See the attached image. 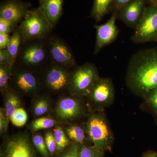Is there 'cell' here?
Listing matches in <instances>:
<instances>
[{
  "label": "cell",
  "instance_id": "30bf717a",
  "mask_svg": "<svg viewBox=\"0 0 157 157\" xmlns=\"http://www.w3.org/2000/svg\"><path fill=\"white\" fill-rule=\"evenodd\" d=\"M116 16L113 14L107 22L95 26L97 36L94 54H97L103 47L113 42L117 37L118 29L116 25Z\"/></svg>",
  "mask_w": 157,
  "mask_h": 157
},
{
  "label": "cell",
  "instance_id": "f1b7e54d",
  "mask_svg": "<svg viewBox=\"0 0 157 157\" xmlns=\"http://www.w3.org/2000/svg\"><path fill=\"white\" fill-rule=\"evenodd\" d=\"M45 143L50 154L52 155L56 150V144L54 137L53 133L51 132H47L45 135Z\"/></svg>",
  "mask_w": 157,
  "mask_h": 157
},
{
  "label": "cell",
  "instance_id": "d4e9b609",
  "mask_svg": "<svg viewBox=\"0 0 157 157\" xmlns=\"http://www.w3.org/2000/svg\"><path fill=\"white\" fill-rule=\"evenodd\" d=\"M49 107V101L46 98H40L34 102L33 107V113L36 116H41L48 112Z\"/></svg>",
  "mask_w": 157,
  "mask_h": 157
},
{
  "label": "cell",
  "instance_id": "8992f818",
  "mask_svg": "<svg viewBox=\"0 0 157 157\" xmlns=\"http://www.w3.org/2000/svg\"><path fill=\"white\" fill-rule=\"evenodd\" d=\"M132 39L139 43L157 41V6L144 11Z\"/></svg>",
  "mask_w": 157,
  "mask_h": 157
},
{
  "label": "cell",
  "instance_id": "d590c367",
  "mask_svg": "<svg viewBox=\"0 0 157 157\" xmlns=\"http://www.w3.org/2000/svg\"><path fill=\"white\" fill-rule=\"evenodd\" d=\"M142 157H157V152L152 151H149L146 152Z\"/></svg>",
  "mask_w": 157,
  "mask_h": 157
},
{
  "label": "cell",
  "instance_id": "484cf974",
  "mask_svg": "<svg viewBox=\"0 0 157 157\" xmlns=\"http://www.w3.org/2000/svg\"><path fill=\"white\" fill-rule=\"evenodd\" d=\"M104 153V151L94 145L87 146L80 144L79 147V157H99Z\"/></svg>",
  "mask_w": 157,
  "mask_h": 157
},
{
  "label": "cell",
  "instance_id": "9c48e42d",
  "mask_svg": "<svg viewBox=\"0 0 157 157\" xmlns=\"http://www.w3.org/2000/svg\"><path fill=\"white\" fill-rule=\"evenodd\" d=\"M82 110V104L78 99L72 97H64L57 103L55 114L58 120L68 121L79 117Z\"/></svg>",
  "mask_w": 157,
  "mask_h": 157
},
{
  "label": "cell",
  "instance_id": "277c9868",
  "mask_svg": "<svg viewBox=\"0 0 157 157\" xmlns=\"http://www.w3.org/2000/svg\"><path fill=\"white\" fill-rule=\"evenodd\" d=\"M53 28L39 8L28 11L20 26L22 39L25 41L41 39Z\"/></svg>",
  "mask_w": 157,
  "mask_h": 157
},
{
  "label": "cell",
  "instance_id": "d6a6232c",
  "mask_svg": "<svg viewBox=\"0 0 157 157\" xmlns=\"http://www.w3.org/2000/svg\"><path fill=\"white\" fill-rule=\"evenodd\" d=\"M147 100L151 107L157 113V87L152 92Z\"/></svg>",
  "mask_w": 157,
  "mask_h": 157
},
{
  "label": "cell",
  "instance_id": "7a4b0ae2",
  "mask_svg": "<svg viewBox=\"0 0 157 157\" xmlns=\"http://www.w3.org/2000/svg\"><path fill=\"white\" fill-rule=\"evenodd\" d=\"M88 140L104 151L111 150L113 136L104 113L96 110L89 116L84 128Z\"/></svg>",
  "mask_w": 157,
  "mask_h": 157
},
{
  "label": "cell",
  "instance_id": "4316f807",
  "mask_svg": "<svg viewBox=\"0 0 157 157\" xmlns=\"http://www.w3.org/2000/svg\"><path fill=\"white\" fill-rule=\"evenodd\" d=\"M28 119V115L24 109L21 107L17 108L10 118L13 125L16 127H21L24 125Z\"/></svg>",
  "mask_w": 157,
  "mask_h": 157
},
{
  "label": "cell",
  "instance_id": "6da1fadb",
  "mask_svg": "<svg viewBox=\"0 0 157 157\" xmlns=\"http://www.w3.org/2000/svg\"><path fill=\"white\" fill-rule=\"evenodd\" d=\"M127 81L132 90L143 98H148L157 87V48L143 51L132 58Z\"/></svg>",
  "mask_w": 157,
  "mask_h": 157
},
{
  "label": "cell",
  "instance_id": "603a6c76",
  "mask_svg": "<svg viewBox=\"0 0 157 157\" xmlns=\"http://www.w3.org/2000/svg\"><path fill=\"white\" fill-rule=\"evenodd\" d=\"M32 141L34 147L41 155L43 157H49L50 153L46 146L45 138H43L42 135L39 134L33 135Z\"/></svg>",
  "mask_w": 157,
  "mask_h": 157
},
{
  "label": "cell",
  "instance_id": "f546056e",
  "mask_svg": "<svg viewBox=\"0 0 157 157\" xmlns=\"http://www.w3.org/2000/svg\"><path fill=\"white\" fill-rule=\"evenodd\" d=\"M10 119L6 114L4 108L0 109V133L5 134L7 132Z\"/></svg>",
  "mask_w": 157,
  "mask_h": 157
},
{
  "label": "cell",
  "instance_id": "4fadbf2b",
  "mask_svg": "<svg viewBox=\"0 0 157 157\" xmlns=\"http://www.w3.org/2000/svg\"><path fill=\"white\" fill-rule=\"evenodd\" d=\"M64 0H39V9L54 27L61 16Z\"/></svg>",
  "mask_w": 157,
  "mask_h": 157
},
{
  "label": "cell",
  "instance_id": "7402d4cb",
  "mask_svg": "<svg viewBox=\"0 0 157 157\" xmlns=\"http://www.w3.org/2000/svg\"><path fill=\"white\" fill-rule=\"evenodd\" d=\"M56 121L48 117H41L32 122L30 128L32 132H35L39 130L50 128L55 125Z\"/></svg>",
  "mask_w": 157,
  "mask_h": 157
},
{
  "label": "cell",
  "instance_id": "836d02e7",
  "mask_svg": "<svg viewBox=\"0 0 157 157\" xmlns=\"http://www.w3.org/2000/svg\"><path fill=\"white\" fill-rule=\"evenodd\" d=\"M10 39L9 34L0 33V49L7 48Z\"/></svg>",
  "mask_w": 157,
  "mask_h": 157
},
{
  "label": "cell",
  "instance_id": "83f0119b",
  "mask_svg": "<svg viewBox=\"0 0 157 157\" xmlns=\"http://www.w3.org/2000/svg\"><path fill=\"white\" fill-rule=\"evenodd\" d=\"M80 144L75 143L61 151L58 157H79V149Z\"/></svg>",
  "mask_w": 157,
  "mask_h": 157
},
{
  "label": "cell",
  "instance_id": "cb8c5ba5",
  "mask_svg": "<svg viewBox=\"0 0 157 157\" xmlns=\"http://www.w3.org/2000/svg\"><path fill=\"white\" fill-rule=\"evenodd\" d=\"M12 68L5 65H0V90L6 92L8 89L9 81L11 76Z\"/></svg>",
  "mask_w": 157,
  "mask_h": 157
},
{
  "label": "cell",
  "instance_id": "e0dca14e",
  "mask_svg": "<svg viewBox=\"0 0 157 157\" xmlns=\"http://www.w3.org/2000/svg\"><path fill=\"white\" fill-rule=\"evenodd\" d=\"M5 109L6 114L10 118L15 110L20 107L21 101L18 96L14 92L8 89L6 92Z\"/></svg>",
  "mask_w": 157,
  "mask_h": 157
},
{
  "label": "cell",
  "instance_id": "7c38bea8",
  "mask_svg": "<svg viewBox=\"0 0 157 157\" xmlns=\"http://www.w3.org/2000/svg\"><path fill=\"white\" fill-rule=\"evenodd\" d=\"M70 74L62 67H52L46 74V85L49 89L54 91L62 90L68 87Z\"/></svg>",
  "mask_w": 157,
  "mask_h": 157
},
{
  "label": "cell",
  "instance_id": "2e32d148",
  "mask_svg": "<svg viewBox=\"0 0 157 157\" xmlns=\"http://www.w3.org/2000/svg\"><path fill=\"white\" fill-rule=\"evenodd\" d=\"M45 56V52L43 46L36 44L30 45L23 51L21 59L26 64L36 65L42 63Z\"/></svg>",
  "mask_w": 157,
  "mask_h": 157
},
{
  "label": "cell",
  "instance_id": "4dcf8cb0",
  "mask_svg": "<svg viewBox=\"0 0 157 157\" xmlns=\"http://www.w3.org/2000/svg\"><path fill=\"white\" fill-rule=\"evenodd\" d=\"M13 64L7 49H0V65H7L12 68Z\"/></svg>",
  "mask_w": 157,
  "mask_h": 157
},
{
  "label": "cell",
  "instance_id": "9a60e30c",
  "mask_svg": "<svg viewBox=\"0 0 157 157\" xmlns=\"http://www.w3.org/2000/svg\"><path fill=\"white\" fill-rule=\"evenodd\" d=\"M14 82L18 89L26 94L35 93L38 90L39 86L35 76L28 72L17 73L14 77Z\"/></svg>",
  "mask_w": 157,
  "mask_h": 157
},
{
  "label": "cell",
  "instance_id": "52a82bcc",
  "mask_svg": "<svg viewBox=\"0 0 157 157\" xmlns=\"http://www.w3.org/2000/svg\"><path fill=\"white\" fill-rule=\"evenodd\" d=\"M114 90L112 81L109 78H100L87 96L91 105L95 110L110 105L113 101Z\"/></svg>",
  "mask_w": 157,
  "mask_h": 157
},
{
  "label": "cell",
  "instance_id": "8d00e7d4",
  "mask_svg": "<svg viewBox=\"0 0 157 157\" xmlns=\"http://www.w3.org/2000/svg\"><path fill=\"white\" fill-rule=\"evenodd\" d=\"M153 6H157V0H150Z\"/></svg>",
  "mask_w": 157,
  "mask_h": 157
},
{
  "label": "cell",
  "instance_id": "74e56055",
  "mask_svg": "<svg viewBox=\"0 0 157 157\" xmlns=\"http://www.w3.org/2000/svg\"><path fill=\"white\" fill-rule=\"evenodd\" d=\"M99 157H104V155H101V156Z\"/></svg>",
  "mask_w": 157,
  "mask_h": 157
},
{
  "label": "cell",
  "instance_id": "5b68a950",
  "mask_svg": "<svg viewBox=\"0 0 157 157\" xmlns=\"http://www.w3.org/2000/svg\"><path fill=\"white\" fill-rule=\"evenodd\" d=\"M1 157H37L28 134L19 132L5 138L1 148Z\"/></svg>",
  "mask_w": 157,
  "mask_h": 157
},
{
  "label": "cell",
  "instance_id": "3957f363",
  "mask_svg": "<svg viewBox=\"0 0 157 157\" xmlns=\"http://www.w3.org/2000/svg\"><path fill=\"white\" fill-rule=\"evenodd\" d=\"M100 78L94 66L92 64H85L70 73L68 88L73 96L87 97Z\"/></svg>",
  "mask_w": 157,
  "mask_h": 157
},
{
  "label": "cell",
  "instance_id": "1f68e13d",
  "mask_svg": "<svg viewBox=\"0 0 157 157\" xmlns=\"http://www.w3.org/2000/svg\"><path fill=\"white\" fill-rule=\"evenodd\" d=\"M14 26L10 21L0 17V33L9 34Z\"/></svg>",
  "mask_w": 157,
  "mask_h": 157
},
{
  "label": "cell",
  "instance_id": "e575fe53",
  "mask_svg": "<svg viewBox=\"0 0 157 157\" xmlns=\"http://www.w3.org/2000/svg\"><path fill=\"white\" fill-rule=\"evenodd\" d=\"M132 0H114V2L117 8H122L126 6Z\"/></svg>",
  "mask_w": 157,
  "mask_h": 157
},
{
  "label": "cell",
  "instance_id": "8fae6325",
  "mask_svg": "<svg viewBox=\"0 0 157 157\" xmlns=\"http://www.w3.org/2000/svg\"><path fill=\"white\" fill-rule=\"evenodd\" d=\"M50 53L52 60L58 64L66 67L75 65V60L70 49L61 40L55 39L51 41Z\"/></svg>",
  "mask_w": 157,
  "mask_h": 157
},
{
  "label": "cell",
  "instance_id": "ac0fdd59",
  "mask_svg": "<svg viewBox=\"0 0 157 157\" xmlns=\"http://www.w3.org/2000/svg\"><path fill=\"white\" fill-rule=\"evenodd\" d=\"M113 0H94L92 16L97 22L100 21L109 10Z\"/></svg>",
  "mask_w": 157,
  "mask_h": 157
},
{
  "label": "cell",
  "instance_id": "44dd1931",
  "mask_svg": "<svg viewBox=\"0 0 157 157\" xmlns=\"http://www.w3.org/2000/svg\"><path fill=\"white\" fill-rule=\"evenodd\" d=\"M53 135L56 144L57 151H63L71 144L70 139L61 127H56L54 130Z\"/></svg>",
  "mask_w": 157,
  "mask_h": 157
},
{
  "label": "cell",
  "instance_id": "5bb4252c",
  "mask_svg": "<svg viewBox=\"0 0 157 157\" xmlns=\"http://www.w3.org/2000/svg\"><path fill=\"white\" fill-rule=\"evenodd\" d=\"M144 0H134L124 7L121 13L123 20L131 25L137 24L143 10Z\"/></svg>",
  "mask_w": 157,
  "mask_h": 157
},
{
  "label": "cell",
  "instance_id": "ffe728a7",
  "mask_svg": "<svg viewBox=\"0 0 157 157\" xmlns=\"http://www.w3.org/2000/svg\"><path fill=\"white\" fill-rule=\"evenodd\" d=\"M22 38L19 29L14 31L10 37V41L6 49L11 56V60L14 64L18 53V49Z\"/></svg>",
  "mask_w": 157,
  "mask_h": 157
},
{
  "label": "cell",
  "instance_id": "ba28073f",
  "mask_svg": "<svg viewBox=\"0 0 157 157\" xmlns=\"http://www.w3.org/2000/svg\"><path fill=\"white\" fill-rule=\"evenodd\" d=\"M31 6L30 3L22 0H6L0 6V17L15 25L22 21Z\"/></svg>",
  "mask_w": 157,
  "mask_h": 157
},
{
  "label": "cell",
  "instance_id": "d6986e66",
  "mask_svg": "<svg viewBox=\"0 0 157 157\" xmlns=\"http://www.w3.org/2000/svg\"><path fill=\"white\" fill-rule=\"evenodd\" d=\"M64 132L68 138L75 143L82 144L86 137L84 129L76 124L66 127Z\"/></svg>",
  "mask_w": 157,
  "mask_h": 157
}]
</instances>
